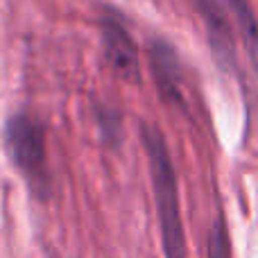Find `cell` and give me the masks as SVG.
<instances>
[{
  "label": "cell",
  "mask_w": 258,
  "mask_h": 258,
  "mask_svg": "<svg viewBox=\"0 0 258 258\" xmlns=\"http://www.w3.org/2000/svg\"><path fill=\"white\" fill-rule=\"evenodd\" d=\"M102 45L111 68L118 77H122L129 84H138L141 80V66H138L136 43L129 36V32L118 21L102 23Z\"/></svg>",
  "instance_id": "3957f363"
},
{
  "label": "cell",
  "mask_w": 258,
  "mask_h": 258,
  "mask_svg": "<svg viewBox=\"0 0 258 258\" xmlns=\"http://www.w3.org/2000/svg\"><path fill=\"white\" fill-rule=\"evenodd\" d=\"M141 136H143V145H145L147 163H150V179H152V190H154L156 215H159L163 254L165 258H188L183 220H181V211H179L181 206H179L177 174H174L168 143H165L161 129L152 125V122H143Z\"/></svg>",
  "instance_id": "6da1fadb"
},
{
  "label": "cell",
  "mask_w": 258,
  "mask_h": 258,
  "mask_svg": "<svg viewBox=\"0 0 258 258\" xmlns=\"http://www.w3.org/2000/svg\"><path fill=\"white\" fill-rule=\"evenodd\" d=\"M152 71L159 82V89L163 91L165 98L181 100V68L174 50L165 41H154L150 48Z\"/></svg>",
  "instance_id": "5b68a950"
},
{
  "label": "cell",
  "mask_w": 258,
  "mask_h": 258,
  "mask_svg": "<svg viewBox=\"0 0 258 258\" xmlns=\"http://www.w3.org/2000/svg\"><path fill=\"white\" fill-rule=\"evenodd\" d=\"M200 14L204 18L206 34L213 45V52L218 54L222 61H227L229 66L236 63V50H233V36L229 21L224 16L222 7L215 0H200Z\"/></svg>",
  "instance_id": "277c9868"
},
{
  "label": "cell",
  "mask_w": 258,
  "mask_h": 258,
  "mask_svg": "<svg viewBox=\"0 0 258 258\" xmlns=\"http://www.w3.org/2000/svg\"><path fill=\"white\" fill-rule=\"evenodd\" d=\"M227 5L231 7L233 16H236L240 34L245 39V48L258 71V18H256L254 9H251L249 0H227Z\"/></svg>",
  "instance_id": "8992f818"
},
{
  "label": "cell",
  "mask_w": 258,
  "mask_h": 258,
  "mask_svg": "<svg viewBox=\"0 0 258 258\" xmlns=\"http://www.w3.org/2000/svg\"><path fill=\"white\" fill-rule=\"evenodd\" d=\"M206 258H231L227 224H224L222 218L215 220L209 229V236H206Z\"/></svg>",
  "instance_id": "52a82bcc"
},
{
  "label": "cell",
  "mask_w": 258,
  "mask_h": 258,
  "mask_svg": "<svg viewBox=\"0 0 258 258\" xmlns=\"http://www.w3.org/2000/svg\"><path fill=\"white\" fill-rule=\"evenodd\" d=\"M5 150L14 168L27 179L32 188L43 190L48 181L45 159V129L41 120L21 111L14 113L5 125Z\"/></svg>",
  "instance_id": "7a4b0ae2"
}]
</instances>
